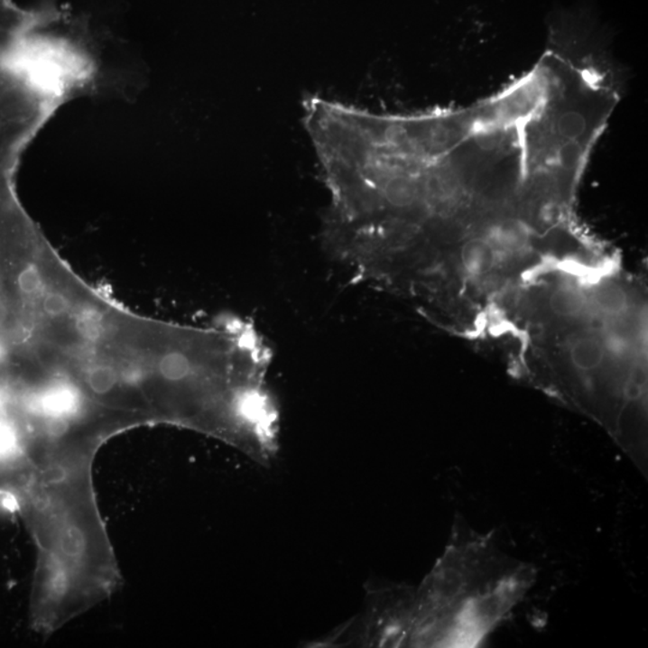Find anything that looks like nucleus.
<instances>
[{
  "mask_svg": "<svg viewBox=\"0 0 648 648\" xmlns=\"http://www.w3.org/2000/svg\"><path fill=\"white\" fill-rule=\"evenodd\" d=\"M18 286H20L22 292L28 294V296L38 292L40 287H42V278H40L36 268L28 267L22 271L20 276H18Z\"/></svg>",
  "mask_w": 648,
  "mask_h": 648,
  "instance_id": "8",
  "label": "nucleus"
},
{
  "mask_svg": "<svg viewBox=\"0 0 648 648\" xmlns=\"http://www.w3.org/2000/svg\"><path fill=\"white\" fill-rule=\"evenodd\" d=\"M96 65L85 47L57 29H42L16 49L0 54V176L57 109L89 90Z\"/></svg>",
  "mask_w": 648,
  "mask_h": 648,
  "instance_id": "1",
  "label": "nucleus"
},
{
  "mask_svg": "<svg viewBox=\"0 0 648 648\" xmlns=\"http://www.w3.org/2000/svg\"><path fill=\"white\" fill-rule=\"evenodd\" d=\"M549 308L560 319H578L586 312L588 298L575 286H559L550 294Z\"/></svg>",
  "mask_w": 648,
  "mask_h": 648,
  "instance_id": "4",
  "label": "nucleus"
},
{
  "mask_svg": "<svg viewBox=\"0 0 648 648\" xmlns=\"http://www.w3.org/2000/svg\"><path fill=\"white\" fill-rule=\"evenodd\" d=\"M606 346L599 338L585 335L578 338L570 346L571 363L578 370L589 373L602 366L606 359Z\"/></svg>",
  "mask_w": 648,
  "mask_h": 648,
  "instance_id": "3",
  "label": "nucleus"
},
{
  "mask_svg": "<svg viewBox=\"0 0 648 648\" xmlns=\"http://www.w3.org/2000/svg\"><path fill=\"white\" fill-rule=\"evenodd\" d=\"M496 247L486 239L475 238L461 247V264L473 276L489 274L496 264Z\"/></svg>",
  "mask_w": 648,
  "mask_h": 648,
  "instance_id": "2",
  "label": "nucleus"
},
{
  "mask_svg": "<svg viewBox=\"0 0 648 648\" xmlns=\"http://www.w3.org/2000/svg\"><path fill=\"white\" fill-rule=\"evenodd\" d=\"M159 373L171 384H184L199 371H196V362L190 353L173 349L160 359Z\"/></svg>",
  "mask_w": 648,
  "mask_h": 648,
  "instance_id": "5",
  "label": "nucleus"
},
{
  "mask_svg": "<svg viewBox=\"0 0 648 648\" xmlns=\"http://www.w3.org/2000/svg\"><path fill=\"white\" fill-rule=\"evenodd\" d=\"M593 303L600 312L606 315L616 316L625 312L628 300L625 290L620 286H600L593 296Z\"/></svg>",
  "mask_w": 648,
  "mask_h": 648,
  "instance_id": "6",
  "label": "nucleus"
},
{
  "mask_svg": "<svg viewBox=\"0 0 648 648\" xmlns=\"http://www.w3.org/2000/svg\"><path fill=\"white\" fill-rule=\"evenodd\" d=\"M88 384L97 394H106L116 384V370L111 366H97L90 371Z\"/></svg>",
  "mask_w": 648,
  "mask_h": 648,
  "instance_id": "7",
  "label": "nucleus"
},
{
  "mask_svg": "<svg viewBox=\"0 0 648 648\" xmlns=\"http://www.w3.org/2000/svg\"><path fill=\"white\" fill-rule=\"evenodd\" d=\"M68 301L64 296L60 293L50 294L46 298L45 303H43V309H45L46 314L50 316H60L68 310Z\"/></svg>",
  "mask_w": 648,
  "mask_h": 648,
  "instance_id": "9",
  "label": "nucleus"
}]
</instances>
